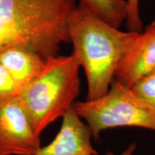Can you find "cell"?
<instances>
[{"label":"cell","instance_id":"obj_4","mask_svg":"<svg viewBox=\"0 0 155 155\" xmlns=\"http://www.w3.org/2000/svg\"><path fill=\"white\" fill-rule=\"evenodd\" d=\"M73 107L88 125L95 141L102 131L114 128L139 127L155 131V108L131 88L114 80L104 96L75 102Z\"/></svg>","mask_w":155,"mask_h":155},{"label":"cell","instance_id":"obj_12","mask_svg":"<svg viewBox=\"0 0 155 155\" xmlns=\"http://www.w3.org/2000/svg\"><path fill=\"white\" fill-rule=\"evenodd\" d=\"M127 17L126 19L128 31L141 32L143 30L139 13V0H127Z\"/></svg>","mask_w":155,"mask_h":155},{"label":"cell","instance_id":"obj_5","mask_svg":"<svg viewBox=\"0 0 155 155\" xmlns=\"http://www.w3.org/2000/svg\"><path fill=\"white\" fill-rule=\"evenodd\" d=\"M41 146L19 96L0 101V155H33Z\"/></svg>","mask_w":155,"mask_h":155},{"label":"cell","instance_id":"obj_1","mask_svg":"<svg viewBox=\"0 0 155 155\" xmlns=\"http://www.w3.org/2000/svg\"><path fill=\"white\" fill-rule=\"evenodd\" d=\"M139 33L120 30L77 5L68 19V35L87 78L86 100L108 92L122 58Z\"/></svg>","mask_w":155,"mask_h":155},{"label":"cell","instance_id":"obj_9","mask_svg":"<svg viewBox=\"0 0 155 155\" xmlns=\"http://www.w3.org/2000/svg\"><path fill=\"white\" fill-rule=\"evenodd\" d=\"M85 8L116 28L126 22L127 0H80Z\"/></svg>","mask_w":155,"mask_h":155},{"label":"cell","instance_id":"obj_6","mask_svg":"<svg viewBox=\"0 0 155 155\" xmlns=\"http://www.w3.org/2000/svg\"><path fill=\"white\" fill-rule=\"evenodd\" d=\"M155 70V20L139 32L124 55L114 81L132 88Z\"/></svg>","mask_w":155,"mask_h":155},{"label":"cell","instance_id":"obj_2","mask_svg":"<svg viewBox=\"0 0 155 155\" xmlns=\"http://www.w3.org/2000/svg\"><path fill=\"white\" fill-rule=\"evenodd\" d=\"M75 0H0V50L19 45L45 60L70 42L68 19Z\"/></svg>","mask_w":155,"mask_h":155},{"label":"cell","instance_id":"obj_3","mask_svg":"<svg viewBox=\"0 0 155 155\" xmlns=\"http://www.w3.org/2000/svg\"><path fill=\"white\" fill-rule=\"evenodd\" d=\"M80 68L73 53L50 57L40 74L20 93L19 100L38 135L74 105L80 93Z\"/></svg>","mask_w":155,"mask_h":155},{"label":"cell","instance_id":"obj_10","mask_svg":"<svg viewBox=\"0 0 155 155\" xmlns=\"http://www.w3.org/2000/svg\"><path fill=\"white\" fill-rule=\"evenodd\" d=\"M135 95L155 108V70L131 88Z\"/></svg>","mask_w":155,"mask_h":155},{"label":"cell","instance_id":"obj_7","mask_svg":"<svg viewBox=\"0 0 155 155\" xmlns=\"http://www.w3.org/2000/svg\"><path fill=\"white\" fill-rule=\"evenodd\" d=\"M92 139L88 125L73 106L62 118L61 128L53 141L40 147L33 155H98Z\"/></svg>","mask_w":155,"mask_h":155},{"label":"cell","instance_id":"obj_13","mask_svg":"<svg viewBox=\"0 0 155 155\" xmlns=\"http://www.w3.org/2000/svg\"><path fill=\"white\" fill-rule=\"evenodd\" d=\"M136 148H137V144L132 143V144H129V146L127 147V148L120 154H115L114 153L110 152V151H108V152H106V155H133Z\"/></svg>","mask_w":155,"mask_h":155},{"label":"cell","instance_id":"obj_11","mask_svg":"<svg viewBox=\"0 0 155 155\" xmlns=\"http://www.w3.org/2000/svg\"><path fill=\"white\" fill-rule=\"evenodd\" d=\"M22 91L0 63V101L19 96Z\"/></svg>","mask_w":155,"mask_h":155},{"label":"cell","instance_id":"obj_8","mask_svg":"<svg viewBox=\"0 0 155 155\" xmlns=\"http://www.w3.org/2000/svg\"><path fill=\"white\" fill-rule=\"evenodd\" d=\"M45 61L35 52L22 46H9L0 50V63L22 90L40 74Z\"/></svg>","mask_w":155,"mask_h":155}]
</instances>
